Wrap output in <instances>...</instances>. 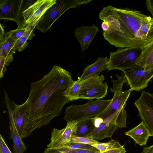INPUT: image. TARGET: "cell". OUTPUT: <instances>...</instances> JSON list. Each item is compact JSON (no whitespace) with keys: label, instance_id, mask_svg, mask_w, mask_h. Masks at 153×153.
I'll return each instance as SVG.
<instances>
[{"label":"cell","instance_id":"9","mask_svg":"<svg viewBox=\"0 0 153 153\" xmlns=\"http://www.w3.org/2000/svg\"><path fill=\"white\" fill-rule=\"evenodd\" d=\"M111 8L117 16L122 21L131 31L135 38L139 41V31L143 23L149 16L141 12L128 8H119L111 6Z\"/></svg>","mask_w":153,"mask_h":153},{"label":"cell","instance_id":"22","mask_svg":"<svg viewBox=\"0 0 153 153\" xmlns=\"http://www.w3.org/2000/svg\"><path fill=\"white\" fill-rule=\"evenodd\" d=\"M36 24L27 25L26 30L23 34L17 40L14 45L15 50L18 51H23L28 46L29 43L28 41L32 40L33 37L35 36L33 33V29Z\"/></svg>","mask_w":153,"mask_h":153},{"label":"cell","instance_id":"26","mask_svg":"<svg viewBox=\"0 0 153 153\" xmlns=\"http://www.w3.org/2000/svg\"><path fill=\"white\" fill-rule=\"evenodd\" d=\"M26 27L27 26L24 27L17 28L15 30H11L9 31L10 36L14 40L15 43L23 34Z\"/></svg>","mask_w":153,"mask_h":153},{"label":"cell","instance_id":"28","mask_svg":"<svg viewBox=\"0 0 153 153\" xmlns=\"http://www.w3.org/2000/svg\"><path fill=\"white\" fill-rule=\"evenodd\" d=\"M126 152L123 146L114 147L99 153H125Z\"/></svg>","mask_w":153,"mask_h":153},{"label":"cell","instance_id":"4","mask_svg":"<svg viewBox=\"0 0 153 153\" xmlns=\"http://www.w3.org/2000/svg\"><path fill=\"white\" fill-rule=\"evenodd\" d=\"M92 0H56L38 22L35 28L42 33L48 31L56 21L68 10L87 4Z\"/></svg>","mask_w":153,"mask_h":153},{"label":"cell","instance_id":"8","mask_svg":"<svg viewBox=\"0 0 153 153\" xmlns=\"http://www.w3.org/2000/svg\"><path fill=\"white\" fill-rule=\"evenodd\" d=\"M105 79L104 76L102 74L90 77L81 81L78 99H103L107 94L108 87L106 82H104Z\"/></svg>","mask_w":153,"mask_h":153},{"label":"cell","instance_id":"7","mask_svg":"<svg viewBox=\"0 0 153 153\" xmlns=\"http://www.w3.org/2000/svg\"><path fill=\"white\" fill-rule=\"evenodd\" d=\"M29 6L28 3L23 0H1L0 19L14 21L18 28L26 27L23 13Z\"/></svg>","mask_w":153,"mask_h":153},{"label":"cell","instance_id":"21","mask_svg":"<svg viewBox=\"0 0 153 153\" xmlns=\"http://www.w3.org/2000/svg\"><path fill=\"white\" fill-rule=\"evenodd\" d=\"M96 127L95 118H91L77 121L75 134L78 136L86 137Z\"/></svg>","mask_w":153,"mask_h":153},{"label":"cell","instance_id":"24","mask_svg":"<svg viewBox=\"0 0 153 153\" xmlns=\"http://www.w3.org/2000/svg\"><path fill=\"white\" fill-rule=\"evenodd\" d=\"M121 145L117 140L111 139L108 142L105 143L99 142L92 146L100 152H101L112 148L119 146Z\"/></svg>","mask_w":153,"mask_h":153},{"label":"cell","instance_id":"14","mask_svg":"<svg viewBox=\"0 0 153 153\" xmlns=\"http://www.w3.org/2000/svg\"><path fill=\"white\" fill-rule=\"evenodd\" d=\"M77 123V121H70L67 122L66 127L62 129L53 128L48 148L59 149L68 147L71 143L72 135L76 132Z\"/></svg>","mask_w":153,"mask_h":153},{"label":"cell","instance_id":"1","mask_svg":"<svg viewBox=\"0 0 153 153\" xmlns=\"http://www.w3.org/2000/svg\"><path fill=\"white\" fill-rule=\"evenodd\" d=\"M74 82L71 73L54 65L41 79L31 83L26 100L28 113L22 139L59 116L64 105L70 102L68 93Z\"/></svg>","mask_w":153,"mask_h":153},{"label":"cell","instance_id":"12","mask_svg":"<svg viewBox=\"0 0 153 153\" xmlns=\"http://www.w3.org/2000/svg\"><path fill=\"white\" fill-rule=\"evenodd\" d=\"M139 112L141 122L153 137V93L143 90L140 97L134 103Z\"/></svg>","mask_w":153,"mask_h":153},{"label":"cell","instance_id":"15","mask_svg":"<svg viewBox=\"0 0 153 153\" xmlns=\"http://www.w3.org/2000/svg\"><path fill=\"white\" fill-rule=\"evenodd\" d=\"M56 0H37L23 13L27 25L37 24L45 11L56 3Z\"/></svg>","mask_w":153,"mask_h":153},{"label":"cell","instance_id":"18","mask_svg":"<svg viewBox=\"0 0 153 153\" xmlns=\"http://www.w3.org/2000/svg\"><path fill=\"white\" fill-rule=\"evenodd\" d=\"M136 65L148 70L153 69V40L142 47L140 54Z\"/></svg>","mask_w":153,"mask_h":153},{"label":"cell","instance_id":"23","mask_svg":"<svg viewBox=\"0 0 153 153\" xmlns=\"http://www.w3.org/2000/svg\"><path fill=\"white\" fill-rule=\"evenodd\" d=\"M81 85V82L79 80L74 81L68 93V97L70 102L78 99V96L80 90Z\"/></svg>","mask_w":153,"mask_h":153},{"label":"cell","instance_id":"2","mask_svg":"<svg viewBox=\"0 0 153 153\" xmlns=\"http://www.w3.org/2000/svg\"><path fill=\"white\" fill-rule=\"evenodd\" d=\"M99 18L107 22L108 27L103 31V36L111 45L120 48L143 46L144 44L137 40L109 5L104 7L99 15Z\"/></svg>","mask_w":153,"mask_h":153},{"label":"cell","instance_id":"20","mask_svg":"<svg viewBox=\"0 0 153 153\" xmlns=\"http://www.w3.org/2000/svg\"><path fill=\"white\" fill-rule=\"evenodd\" d=\"M138 36L139 39L145 44L153 40V19L150 16L143 23Z\"/></svg>","mask_w":153,"mask_h":153},{"label":"cell","instance_id":"29","mask_svg":"<svg viewBox=\"0 0 153 153\" xmlns=\"http://www.w3.org/2000/svg\"><path fill=\"white\" fill-rule=\"evenodd\" d=\"M0 153H12L1 134H0Z\"/></svg>","mask_w":153,"mask_h":153},{"label":"cell","instance_id":"31","mask_svg":"<svg viewBox=\"0 0 153 153\" xmlns=\"http://www.w3.org/2000/svg\"><path fill=\"white\" fill-rule=\"evenodd\" d=\"M141 153H153V145L144 147Z\"/></svg>","mask_w":153,"mask_h":153},{"label":"cell","instance_id":"30","mask_svg":"<svg viewBox=\"0 0 153 153\" xmlns=\"http://www.w3.org/2000/svg\"><path fill=\"white\" fill-rule=\"evenodd\" d=\"M146 3L148 10L153 17V0H146Z\"/></svg>","mask_w":153,"mask_h":153},{"label":"cell","instance_id":"16","mask_svg":"<svg viewBox=\"0 0 153 153\" xmlns=\"http://www.w3.org/2000/svg\"><path fill=\"white\" fill-rule=\"evenodd\" d=\"M99 30L98 27L94 24L91 26L83 25L75 29L74 36L80 43L82 52L88 49Z\"/></svg>","mask_w":153,"mask_h":153},{"label":"cell","instance_id":"11","mask_svg":"<svg viewBox=\"0 0 153 153\" xmlns=\"http://www.w3.org/2000/svg\"><path fill=\"white\" fill-rule=\"evenodd\" d=\"M123 72L131 91H139L146 88L149 82L153 78V69L146 70L138 65Z\"/></svg>","mask_w":153,"mask_h":153},{"label":"cell","instance_id":"5","mask_svg":"<svg viewBox=\"0 0 153 153\" xmlns=\"http://www.w3.org/2000/svg\"><path fill=\"white\" fill-rule=\"evenodd\" d=\"M142 46L119 48L110 53V56L105 70L124 71L135 67L141 52Z\"/></svg>","mask_w":153,"mask_h":153},{"label":"cell","instance_id":"10","mask_svg":"<svg viewBox=\"0 0 153 153\" xmlns=\"http://www.w3.org/2000/svg\"><path fill=\"white\" fill-rule=\"evenodd\" d=\"M127 116L125 109L116 111L103 120L86 137L97 141L106 138L111 137L118 128L116 122L118 117H125Z\"/></svg>","mask_w":153,"mask_h":153},{"label":"cell","instance_id":"13","mask_svg":"<svg viewBox=\"0 0 153 153\" xmlns=\"http://www.w3.org/2000/svg\"><path fill=\"white\" fill-rule=\"evenodd\" d=\"M0 33V78L1 79L4 77V73L7 71L6 66L13 61V55L15 53V41L10 36L9 31L5 32L1 24Z\"/></svg>","mask_w":153,"mask_h":153},{"label":"cell","instance_id":"6","mask_svg":"<svg viewBox=\"0 0 153 153\" xmlns=\"http://www.w3.org/2000/svg\"><path fill=\"white\" fill-rule=\"evenodd\" d=\"M117 79H112V88L110 89L114 94L111 101L106 108L101 114L94 117L104 120L116 111L125 109L127 101L131 91L130 89L122 91L123 84L126 79L124 74L117 75Z\"/></svg>","mask_w":153,"mask_h":153},{"label":"cell","instance_id":"3","mask_svg":"<svg viewBox=\"0 0 153 153\" xmlns=\"http://www.w3.org/2000/svg\"><path fill=\"white\" fill-rule=\"evenodd\" d=\"M111 101V99L95 100L91 99L83 104L71 105L66 108L63 119L67 122L94 117L102 113Z\"/></svg>","mask_w":153,"mask_h":153},{"label":"cell","instance_id":"17","mask_svg":"<svg viewBox=\"0 0 153 153\" xmlns=\"http://www.w3.org/2000/svg\"><path fill=\"white\" fill-rule=\"evenodd\" d=\"M108 60L107 57H98L95 62L88 65L83 69L82 74L78 79L81 81L90 77L99 76L105 70Z\"/></svg>","mask_w":153,"mask_h":153},{"label":"cell","instance_id":"27","mask_svg":"<svg viewBox=\"0 0 153 153\" xmlns=\"http://www.w3.org/2000/svg\"><path fill=\"white\" fill-rule=\"evenodd\" d=\"M64 148L68 150L79 149L92 150L96 149L93 146L91 145L76 143H71L70 145L68 147Z\"/></svg>","mask_w":153,"mask_h":153},{"label":"cell","instance_id":"25","mask_svg":"<svg viewBox=\"0 0 153 153\" xmlns=\"http://www.w3.org/2000/svg\"><path fill=\"white\" fill-rule=\"evenodd\" d=\"M99 143L93 139L87 137L78 136L73 134L71 137V143H76L92 146Z\"/></svg>","mask_w":153,"mask_h":153},{"label":"cell","instance_id":"19","mask_svg":"<svg viewBox=\"0 0 153 153\" xmlns=\"http://www.w3.org/2000/svg\"><path fill=\"white\" fill-rule=\"evenodd\" d=\"M126 135L131 138L140 146H145L149 137L150 133L145 125L141 122L140 124L125 133Z\"/></svg>","mask_w":153,"mask_h":153}]
</instances>
